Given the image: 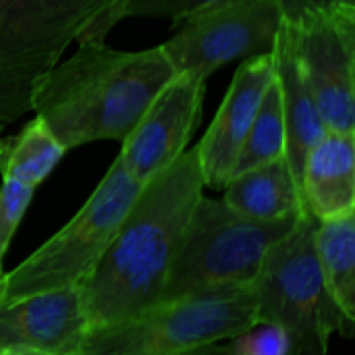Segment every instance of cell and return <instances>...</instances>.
<instances>
[{
	"mask_svg": "<svg viewBox=\"0 0 355 355\" xmlns=\"http://www.w3.org/2000/svg\"><path fill=\"white\" fill-rule=\"evenodd\" d=\"M306 210L318 220L355 214V133H327L302 173Z\"/></svg>",
	"mask_w": 355,
	"mask_h": 355,
	"instance_id": "5bb4252c",
	"label": "cell"
},
{
	"mask_svg": "<svg viewBox=\"0 0 355 355\" xmlns=\"http://www.w3.org/2000/svg\"><path fill=\"white\" fill-rule=\"evenodd\" d=\"M318 220L306 212L295 227L277 241L254 281L256 322L285 331L291 355H329L333 333L352 337L354 324L327 291L316 250Z\"/></svg>",
	"mask_w": 355,
	"mask_h": 355,
	"instance_id": "277c9868",
	"label": "cell"
},
{
	"mask_svg": "<svg viewBox=\"0 0 355 355\" xmlns=\"http://www.w3.org/2000/svg\"><path fill=\"white\" fill-rule=\"evenodd\" d=\"M89 318L81 287L0 306V355H77Z\"/></svg>",
	"mask_w": 355,
	"mask_h": 355,
	"instance_id": "8fae6325",
	"label": "cell"
},
{
	"mask_svg": "<svg viewBox=\"0 0 355 355\" xmlns=\"http://www.w3.org/2000/svg\"><path fill=\"white\" fill-rule=\"evenodd\" d=\"M4 279H6V272H4V268L0 266V297H2V291H4Z\"/></svg>",
	"mask_w": 355,
	"mask_h": 355,
	"instance_id": "603a6c76",
	"label": "cell"
},
{
	"mask_svg": "<svg viewBox=\"0 0 355 355\" xmlns=\"http://www.w3.org/2000/svg\"><path fill=\"white\" fill-rule=\"evenodd\" d=\"M106 0H0V137Z\"/></svg>",
	"mask_w": 355,
	"mask_h": 355,
	"instance_id": "52a82bcc",
	"label": "cell"
},
{
	"mask_svg": "<svg viewBox=\"0 0 355 355\" xmlns=\"http://www.w3.org/2000/svg\"><path fill=\"white\" fill-rule=\"evenodd\" d=\"M173 77L160 46L123 52L83 42L37 81L31 110L67 150L102 139L123 144Z\"/></svg>",
	"mask_w": 355,
	"mask_h": 355,
	"instance_id": "7a4b0ae2",
	"label": "cell"
},
{
	"mask_svg": "<svg viewBox=\"0 0 355 355\" xmlns=\"http://www.w3.org/2000/svg\"><path fill=\"white\" fill-rule=\"evenodd\" d=\"M64 154L67 148L35 116L19 133L0 137V177L35 189Z\"/></svg>",
	"mask_w": 355,
	"mask_h": 355,
	"instance_id": "e0dca14e",
	"label": "cell"
},
{
	"mask_svg": "<svg viewBox=\"0 0 355 355\" xmlns=\"http://www.w3.org/2000/svg\"><path fill=\"white\" fill-rule=\"evenodd\" d=\"M227 0H106L81 27L77 42H96L104 44V37L108 31L133 17H158V19H171V21H183L189 15L220 4Z\"/></svg>",
	"mask_w": 355,
	"mask_h": 355,
	"instance_id": "ac0fdd59",
	"label": "cell"
},
{
	"mask_svg": "<svg viewBox=\"0 0 355 355\" xmlns=\"http://www.w3.org/2000/svg\"><path fill=\"white\" fill-rule=\"evenodd\" d=\"M223 189V202L254 220L270 223L308 212L285 158L233 175Z\"/></svg>",
	"mask_w": 355,
	"mask_h": 355,
	"instance_id": "9a60e30c",
	"label": "cell"
},
{
	"mask_svg": "<svg viewBox=\"0 0 355 355\" xmlns=\"http://www.w3.org/2000/svg\"><path fill=\"white\" fill-rule=\"evenodd\" d=\"M283 23H297L308 15L333 10L341 6H355V0H279Z\"/></svg>",
	"mask_w": 355,
	"mask_h": 355,
	"instance_id": "7402d4cb",
	"label": "cell"
},
{
	"mask_svg": "<svg viewBox=\"0 0 355 355\" xmlns=\"http://www.w3.org/2000/svg\"><path fill=\"white\" fill-rule=\"evenodd\" d=\"M160 50L177 73L208 79L216 69L272 50L283 15L279 0H227L202 8Z\"/></svg>",
	"mask_w": 355,
	"mask_h": 355,
	"instance_id": "ba28073f",
	"label": "cell"
},
{
	"mask_svg": "<svg viewBox=\"0 0 355 355\" xmlns=\"http://www.w3.org/2000/svg\"><path fill=\"white\" fill-rule=\"evenodd\" d=\"M275 77L281 92L283 121H285V160L291 175L302 191V173L310 152L329 133L314 94L302 73L293 37L289 27L283 23L272 46Z\"/></svg>",
	"mask_w": 355,
	"mask_h": 355,
	"instance_id": "4fadbf2b",
	"label": "cell"
},
{
	"mask_svg": "<svg viewBox=\"0 0 355 355\" xmlns=\"http://www.w3.org/2000/svg\"><path fill=\"white\" fill-rule=\"evenodd\" d=\"M254 322L252 285L212 287L89 329L77 355H193Z\"/></svg>",
	"mask_w": 355,
	"mask_h": 355,
	"instance_id": "3957f363",
	"label": "cell"
},
{
	"mask_svg": "<svg viewBox=\"0 0 355 355\" xmlns=\"http://www.w3.org/2000/svg\"><path fill=\"white\" fill-rule=\"evenodd\" d=\"M300 216L254 220L204 193L191 214L162 302L212 287L254 285L268 250L295 227Z\"/></svg>",
	"mask_w": 355,
	"mask_h": 355,
	"instance_id": "8992f818",
	"label": "cell"
},
{
	"mask_svg": "<svg viewBox=\"0 0 355 355\" xmlns=\"http://www.w3.org/2000/svg\"><path fill=\"white\" fill-rule=\"evenodd\" d=\"M285 158V121L277 77L268 85L252 129L243 141L233 175Z\"/></svg>",
	"mask_w": 355,
	"mask_h": 355,
	"instance_id": "d6986e66",
	"label": "cell"
},
{
	"mask_svg": "<svg viewBox=\"0 0 355 355\" xmlns=\"http://www.w3.org/2000/svg\"><path fill=\"white\" fill-rule=\"evenodd\" d=\"M314 250L329 295L355 322V214L318 223Z\"/></svg>",
	"mask_w": 355,
	"mask_h": 355,
	"instance_id": "2e32d148",
	"label": "cell"
},
{
	"mask_svg": "<svg viewBox=\"0 0 355 355\" xmlns=\"http://www.w3.org/2000/svg\"><path fill=\"white\" fill-rule=\"evenodd\" d=\"M33 187L2 179L0 185V266L10 248V241L33 200Z\"/></svg>",
	"mask_w": 355,
	"mask_h": 355,
	"instance_id": "44dd1931",
	"label": "cell"
},
{
	"mask_svg": "<svg viewBox=\"0 0 355 355\" xmlns=\"http://www.w3.org/2000/svg\"><path fill=\"white\" fill-rule=\"evenodd\" d=\"M204 189L196 146L141 185L106 254L81 287L92 329L162 302Z\"/></svg>",
	"mask_w": 355,
	"mask_h": 355,
	"instance_id": "6da1fadb",
	"label": "cell"
},
{
	"mask_svg": "<svg viewBox=\"0 0 355 355\" xmlns=\"http://www.w3.org/2000/svg\"><path fill=\"white\" fill-rule=\"evenodd\" d=\"M141 185L116 158L81 210L27 260L6 272L0 306L37 293L83 287L106 254Z\"/></svg>",
	"mask_w": 355,
	"mask_h": 355,
	"instance_id": "5b68a950",
	"label": "cell"
},
{
	"mask_svg": "<svg viewBox=\"0 0 355 355\" xmlns=\"http://www.w3.org/2000/svg\"><path fill=\"white\" fill-rule=\"evenodd\" d=\"M204 96L206 79L191 73H177L156 94L116 156L135 181L146 183L187 150L202 121Z\"/></svg>",
	"mask_w": 355,
	"mask_h": 355,
	"instance_id": "30bf717a",
	"label": "cell"
},
{
	"mask_svg": "<svg viewBox=\"0 0 355 355\" xmlns=\"http://www.w3.org/2000/svg\"><path fill=\"white\" fill-rule=\"evenodd\" d=\"M275 79L272 50L250 56L239 64L229 85L223 104L208 127L202 141L196 146L204 185L223 189L233 177L239 152L258 114L268 85Z\"/></svg>",
	"mask_w": 355,
	"mask_h": 355,
	"instance_id": "7c38bea8",
	"label": "cell"
},
{
	"mask_svg": "<svg viewBox=\"0 0 355 355\" xmlns=\"http://www.w3.org/2000/svg\"><path fill=\"white\" fill-rule=\"evenodd\" d=\"M193 355H291V343L283 329L254 322L250 329Z\"/></svg>",
	"mask_w": 355,
	"mask_h": 355,
	"instance_id": "ffe728a7",
	"label": "cell"
},
{
	"mask_svg": "<svg viewBox=\"0 0 355 355\" xmlns=\"http://www.w3.org/2000/svg\"><path fill=\"white\" fill-rule=\"evenodd\" d=\"M302 73L331 133H355V6L289 25Z\"/></svg>",
	"mask_w": 355,
	"mask_h": 355,
	"instance_id": "9c48e42d",
	"label": "cell"
}]
</instances>
